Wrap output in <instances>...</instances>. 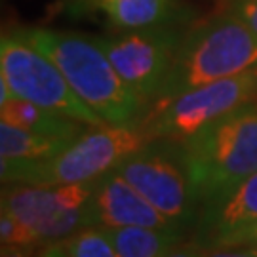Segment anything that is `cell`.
I'll return each mask as SVG.
<instances>
[{
	"label": "cell",
	"mask_w": 257,
	"mask_h": 257,
	"mask_svg": "<svg viewBox=\"0 0 257 257\" xmlns=\"http://www.w3.org/2000/svg\"><path fill=\"white\" fill-rule=\"evenodd\" d=\"M19 33L59 67L74 93L105 124H139L143 118L147 105L120 78L97 38L42 27Z\"/></svg>",
	"instance_id": "1"
},
{
	"label": "cell",
	"mask_w": 257,
	"mask_h": 257,
	"mask_svg": "<svg viewBox=\"0 0 257 257\" xmlns=\"http://www.w3.org/2000/svg\"><path fill=\"white\" fill-rule=\"evenodd\" d=\"M179 143L198 206L217 202L257 172V101L210 122Z\"/></svg>",
	"instance_id": "2"
},
{
	"label": "cell",
	"mask_w": 257,
	"mask_h": 257,
	"mask_svg": "<svg viewBox=\"0 0 257 257\" xmlns=\"http://www.w3.org/2000/svg\"><path fill=\"white\" fill-rule=\"evenodd\" d=\"M253 67H257L255 33L234 14L208 21L183 37L170 73L145 114L166 107L181 93Z\"/></svg>",
	"instance_id": "3"
},
{
	"label": "cell",
	"mask_w": 257,
	"mask_h": 257,
	"mask_svg": "<svg viewBox=\"0 0 257 257\" xmlns=\"http://www.w3.org/2000/svg\"><path fill=\"white\" fill-rule=\"evenodd\" d=\"M153 139L139 124H103L84 130L59 155L40 162H0L2 183H90L116 170Z\"/></svg>",
	"instance_id": "4"
},
{
	"label": "cell",
	"mask_w": 257,
	"mask_h": 257,
	"mask_svg": "<svg viewBox=\"0 0 257 257\" xmlns=\"http://www.w3.org/2000/svg\"><path fill=\"white\" fill-rule=\"evenodd\" d=\"M0 80L6 82L16 97L37 103L92 128L105 124L101 116L74 93L59 67L19 31L2 35Z\"/></svg>",
	"instance_id": "5"
},
{
	"label": "cell",
	"mask_w": 257,
	"mask_h": 257,
	"mask_svg": "<svg viewBox=\"0 0 257 257\" xmlns=\"http://www.w3.org/2000/svg\"><path fill=\"white\" fill-rule=\"evenodd\" d=\"M95 181L67 185L4 183L0 210L10 211L25 223L40 246L55 244L92 227L90 202Z\"/></svg>",
	"instance_id": "6"
},
{
	"label": "cell",
	"mask_w": 257,
	"mask_h": 257,
	"mask_svg": "<svg viewBox=\"0 0 257 257\" xmlns=\"http://www.w3.org/2000/svg\"><path fill=\"white\" fill-rule=\"evenodd\" d=\"M116 172L177 229L185 232L196 221L198 204L193 196L177 141L153 139L128 156Z\"/></svg>",
	"instance_id": "7"
},
{
	"label": "cell",
	"mask_w": 257,
	"mask_h": 257,
	"mask_svg": "<svg viewBox=\"0 0 257 257\" xmlns=\"http://www.w3.org/2000/svg\"><path fill=\"white\" fill-rule=\"evenodd\" d=\"M257 101V67L181 93L166 107L143 114L139 126L151 139L183 141L210 122Z\"/></svg>",
	"instance_id": "8"
},
{
	"label": "cell",
	"mask_w": 257,
	"mask_h": 257,
	"mask_svg": "<svg viewBox=\"0 0 257 257\" xmlns=\"http://www.w3.org/2000/svg\"><path fill=\"white\" fill-rule=\"evenodd\" d=\"M185 35L174 23L97 38L120 78L145 105L156 99Z\"/></svg>",
	"instance_id": "9"
},
{
	"label": "cell",
	"mask_w": 257,
	"mask_h": 257,
	"mask_svg": "<svg viewBox=\"0 0 257 257\" xmlns=\"http://www.w3.org/2000/svg\"><path fill=\"white\" fill-rule=\"evenodd\" d=\"M90 221L92 227L177 229L116 170L101 175L95 181L90 202Z\"/></svg>",
	"instance_id": "10"
},
{
	"label": "cell",
	"mask_w": 257,
	"mask_h": 257,
	"mask_svg": "<svg viewBox=\"0 0 257 257\" xmlns=\"http://www.w3.org/2000/svg\"><path fill=\"white\" fill-rule=\"evenodd\" d=\"M257 223V172L196 217L194 240L202 249L225 248L238 232Z\"/></svg>",
	"instance_id": "11"
},
{
	"label": "cell",
	"mask_w": 257,
	"mask_h": 257,
	"mask_svg": "<svg viewBox=\"0 0 257 257\" xmlns=\"http://www.w3.org/2000/svg\"><path fill=\"white\" fill-rule=\"evenodd\" d=\"M99 10L118 31L145 29L175 23L179 18L177 0H84Z\"/></svg>",
	"instance_id": "12"
},
{
	"label": "cell",
	"mask_w": 257,
	"mask_h": 257,
	"mask_svg": "<svg viewBox=\"0 0 257 257\" xmlns=\"http://www.w3.org/2000/svg\"><path fill=\"white\" fill-rule=\"evenodd\" d=\"M0 120L8 122L12 126L23 130L48 134V136H63V138H76L84 132L82 122L63 116L59 112L44 109L37 103L21 99V97H10L8 101L0 103Z\"/></svg>",
	"instance_id": "13"
},
{
	"label": "cell",
	"mask_w": 257,
	"mask_h": 257,
	"mask_svg": "<svg viewBox=\"0 0 257 257\" xmlns=\"http://www.w3.org/2000/svg\"><path fill=\"white\" fill-rule=\"evenodd\" d=\"M78 138V136H76ZM74 138L48 136L0 122V162H40L59 155Z\"/></svg>",
	"instance_id": "14"
},
{
	"label": "cell",
	"mask_w": 257,
	"mask_h": 257,
	"mask_svg": "<svg viewBox=\"0 0 257 257\" xmlns=\"http://www.w3.org/2000/svg\"><path fill=\"white\" fill-rule=\"evenodd\" d=\"M120 257H164L183 242V230L147 227H105Z\"/></svg>",
	"instance_id": "15"
},
{
	"label": "cell",
	"mask_w": 257,
	"mask_h": 257,
	"mask_svg": "<svg viewBox=\"0 0 257 257\" xmlns=\"http://www.w3.org/2000/svg\"><path fill=\"white\" fill-rule=\"evenodd\" d=\"M55 244L69 257H120L105 227H86Z\"/></svg>",
	"instance_id": "16"
},
{
	"label": "cell",
	"mask_w": 257,
	"mask_h": 257,
	"mask_svg": "<svg viewBox=\"0 0 257 257\" xmlns=\"http://www.w3.org/2000/svg\"><path fill=\"white\" fill-rule=\"evenodd\" d=\"M0 242L2 246H21V248H35L40 246L35 232L25 223L14 217L10 211H0Z\"/></svg>",
	"instance_id": "17"
},
{
	"label": "cell",
	"mask_w": 257,
	"mask_h": 257,
	"mask_svg": "<svg viewBox=\"0 0 257 257\" xmlns=\"http://www.w3.org/2000/svg\"><path fill=\"white\" fill-rule=\"evenodd\" d=\"M230 14L242 19L257 35V0H232Z\"/></svg>",
	"instance_id": "18"
},
{
	"label": "cell",
	"mask_w": 257,
	"mask_h": 257,
	"mask_svg": "<svg viewBox=\"0 0 257 257\" xmlns=\"http://www.w3.org/2000/svg\"><path fill=\"white\" fill-rule=\"evenodd\" d=\"M238 246H251V248H257V223H253V225L248 227L246 230L238 232L225 248H238Z\"/></svg>",
	"instance_id": "19"
},
{
	"label": "cell",
	"mask_w": 257,
	"mask_h": 257,
	"mask_svg": "<svg viewBox=\"0 0 257 257\" xmlns=\"http://www.w3.org/2000/svg\"><path fill=\"white\" fill-rule=\"evenodd\" d=\"M202 257H257V253L253 249L211 248V249H202Z\"/></svg>",
	"instance_id": "20"
},
{
	"label": "cell",
	"mask_w": 257,
	"mask_h": 257,
	"mask_svg": "<svg viewBox=\"0 0 257 257\" xmlns=\"http://www.w3.org/2000/svg\"><path fill=\"white\" fill-rule=\"evenodd\" d=\"M164 257H202V248L191 242V244H177L174 249H170Z\"/></svg>",
	"instance_id": "21"
},
{
	"label": "cell",
	"mask_w": 257,
	"mask_h": 257,
	"mask_svg": "<svg viewBox=\"0 0 257 257\" xmlns=\"http://www.w3.org/2000/svg\"><path fill=\"white\" fill-rule=\"evenodd\" d=\"M0 257H33V248H21V246H2Z\"/></svg>",
	"instance_id": "22"
},
{
	"label": "cell",
	"mask_w": 257,
	"mask_h": 257,
	"mask_svg": "<svg viewBox=\"0 0 257 257\" xmlns=\"http://www.w3.org/2000/svg\"><path fill=\"white\" fill-rule=\"evenodd\" d=\"M38 257H69V255H67V251L59 244H48L46 248L38 253Z\"/></svg>",
	"instance_id": "23"
},
{
	"label": "cell",
	"mask_w": 257,
	"mask_h": 257,
	"mask_svg": "<svg viewBox=\"0 0 257 257\" xmlns=\"http://www.w3.org/2000/svg\"><path fill=\"white\" fill-rule=\"evenodd\" d=\"M251 249H253V251H255V253H257V248H251Z\"/></svg>",
	"instance_id": "24"
}]
</instances>
